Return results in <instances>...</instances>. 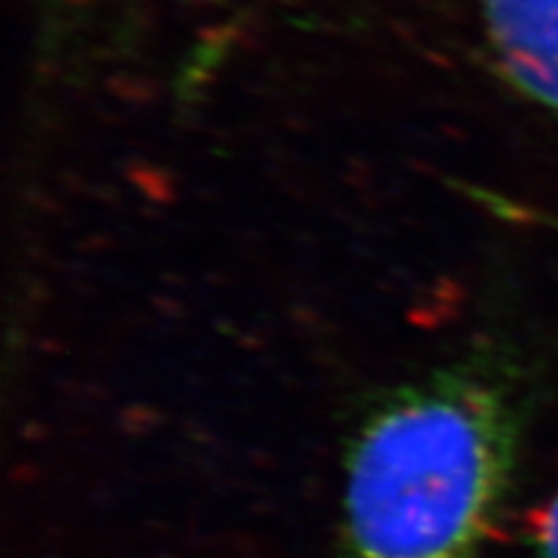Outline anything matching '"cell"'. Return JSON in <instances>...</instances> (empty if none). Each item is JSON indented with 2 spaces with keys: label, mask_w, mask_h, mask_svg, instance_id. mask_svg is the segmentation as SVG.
Listing matches in <instances>:
<instances>
[{
  "label": "cell",
  "mask_w": 558,
  "mask_h": 558,
  "mask_svg": "<svg viewBox=\"0 0 558 558\" xmlns=\"http://www.w3.org/2000/svg\"><path fill=\"white\" fill-rule=\"evenodd\" d=\"M514 460V411L492 375L439 369L378 403L354 437L341 558H478Z\"/></svg>",
  "instance_id": "obj_1"
},
{
  "label": "cell",
  "mask_w": 558,
  "mask_h": 558,
  "mask_svg": "<svg viewBox=\"0 0 558 558\" xmlns=\"http://www.w3.org/2000/svg\"><path fill=\"white\" fill-rule=\"evenodd\" d=\"M481 19L505 78L558 122V0H481Z\"/></svg>",
  "instance_id": "obj_2"
},
{
  "label": "cell",
  "mask_w": 558,
  "mask_h": 558,
  "mask_svg": "<svg viewBox=\"0 0 558 558\" xmlns=\"http://www.w3.org/2000/svg\"><path fill=\"white\" fill-rule=\"evenodd\" d=\"M535 556L533 558H558V492L541 512L538 527L533 535Z\"/></svg>",
  "instance_id": "obj_3"
}]
</instances>
